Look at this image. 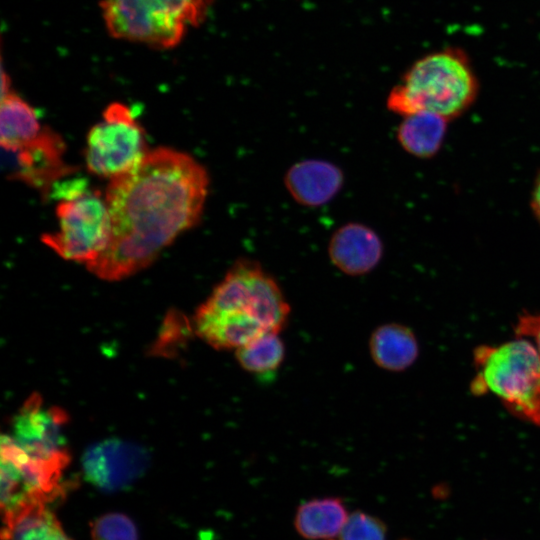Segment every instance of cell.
<instances>
[{
	"label": "cell",
	"mask_w": 540,
	"mask_h": 540,
	"mask_svg": "<svg viewBox=\"0 0 540 540\" xmlns=\"http://www.w3.org/2000/svg\"><path fill=\"white\" fill-rule=\"evenodd\" d=\"M208 188V173L192 156L167 147L148 152L135 167L110 179L105 193L109 243L88 270L116 281L145 269L198 223Z\"/></svg>",
	"instance_id": "6da1fadb"
},
{
	"label": "cell",
	"mask_w": 540,
	"mask_h": 540,
	"mask_svg": "<svg viewBox=\"0 0 540 540\" xmlns=\"http://www.w3.org/2000/svg\"><path fill=\"white\" fill-rule=\"evenodd\" d=\"M289 304L271 274L256 261L237 260L196 311L195 330L218 350L238 349L267 334L280 333Z\"/></svg>",
	"instance_id": "7a4b0ae2"
},
{
	"label": "cell",
	"mask_w": 540,
	"mask_h": 540,
	"mask_svg": "<svg viewBox=\"0 0 540 540\" xmlns=\"http://www.w3.org/2000/svg\"><path fill=\"white\" fill-rule=\"evenodd\" d=\"M478 91V79L467 54L448 47L417 60L392 88L387 107L402 117L429 112L450 121L472 106Z\"/></svg>",
	"instance_id": "3957f363"
},
{
	"label": "cell",
	"mask_w": 540,
	"mask_h": 540,
	"mask_svg": "<svg viewBox=\"0 0 540 540\" xmlns=\"http://www.w3.org/2000/svg\"><path fill=\"white\" fill-rule=\"evenodd\" d=\"M474 394L496 395L515 416L540 427V355L532 342L517 338L473 353Z\"/></svg>",
	"instance_id": "277c9868"
},
{
	"label": "cell",
	"mask_w": 540,
	"mask_h": 540,
	"mask_svg": "<svg viewBox=\"0 0 540 540\" xmlns=\"http://www.w3.org/2000/svg\"><path fill=\"white\" fill-rule=\"evenodd\" d=\"M59 228L43 234L42 242L60 257L85 263L95 261L110 238V217L105 198L86 183L60 198L56 208Z\"/></svg>",
	"instance_id": "5b68a950"
},
{
	"label": "cell",
	"mask_w": 540,
	"mask_h": 540,
	"mask_svg": "<svg viewBox=\"0 0 540 540\" xmlns=\"http://www.w3.org/2000/svg\"><path fill=\"white\" fill-rule=\"evenodd\" d=\"M148 153L144 130L122 103H112L88 132L85 161L100 177L115 178L135 167Z\"/></svg>",
	"instance_id": "8992f818"
},
{
	"label": "cell",
	"mask_w": 540,
	"mask_h": 540,
	"mask_svg": "<svg viewBox=\"0 0 540 540\" xmlns=\"http://www.w3.org/2000/svg\"><path fill=\"white\" fill-rule=\"evenodd\" d=\"M110 34L154 48H172L183 38L187 23L148 0H102Z\"/></svg>",
	"instance_id": "52a82bcc"
},
{
	"label": "cell",
	"mask_w": 540,
	"mask_h": 540,
	"mask_svg": "<svg viewBox=\"0 0 540 540\" xmlns=\"http://www.w3.org/2000/svg\"><path fill=\"white\" fill-rule=\"evenodd\" d=\"M149 456L142 447L120 439H108L90 446L82 457L88 482L104 492L125 489L146 470Z\"/></svg>",
	"instance_id": "ba28073f"
},
{
	"label": "cell",
	"mask_w": 540,
	"mask_h": 540,
	"mask_svg": "<svg viewBox=\"0 0 540 540\" xmlns=\"http://www.w3.org/2000/svg\"><path fill=\"white\" fill-rule=\"evenodd\" d=\"M66 419L63 410L45 406L41 397L33 394L14 417L10 436L30 456L49 458L66 451Z\"/></svg>",
	"instance_id": "9c48e42d"
},
{
	"label": "cell",
	"mask_w": 540,
	"mask_h": 540,
	"mask_svg": "<svg viewBox=\"0 0 540 540\" xmlns=\"http://www.w3.org/2000/svg\"><path fill=\"white\" fill-rule=\"evenodd\" d=\"M65 145L60 136L44 127L32 140L10 155L12 176L46 192L72 172L64 159Z\"/></svg>",
	"instance_id": "30bf717a"
},
{
	"label": "cell",
	"mask_w": 540,
	"mask_h": 540,
	"mask_svg": "<svg viewBox=\"0 0 540 540\" xmlns=\"http://www.w3.org/2000/svg\"><path fill=\"white\" fill-rule=\"evenodd\" d=\"M328 255L341 272L358 276L373 270L383 256V243L378 234L361 223H348L331 236Z\"/></svg>",
	"instance_id": "8fae6325"
},
{
	"label": "cell",
	"mask_w": 540,
	"mask_h": 540,
	"mask_svg": "<svg viewBox=\"0 0 540 540\" xmlns=\"http://www.w3.org/2000/svg\"><path fill=\"white\" fill-rule=\"evenodd\" d=\"M288 193L306 207L321 206L332 200L344 183L343 172L331 162L309 159L295 163L284 177Z\"/></svg>",
	"instance_id": "7c38bea8"
},
{
	"label": "cell",
	"mask_w": 540,
	"mask_h": 540,
	"mask_svg": "<svg viewBox=\"0 0 540 540\" xmlns=\"http://www.w3.org/2000/svg\"><path fill=\"white\" fill-rule=\"evenodd\" d=\"M448 120L429 112L403 116L396 131L399 145L410 155L428 159L441 149L447 133Z\"/></svg>",
	"instance_id": "4fadbf2b"
},
{
	"label": "cell",
	"mask_w": 540,
	"mask_h": 540,
	"mask_svg": "<svg viewBox=\"0 0 540 540\" xmlns=\"http://www.w3.org/2000/svg\"><path fill=\"white\" fill-rule=\"evenodd\" d=\"M371 356L377 366L389 371H402L418 356V342L406 326L390 323L378 327L369 342Z\"/></svg>",
	"instance_id": "5bb4252c"
},
{
	"label": "cell",
	"mask_w": 540,
	"mask_h": 540,
	"mask_svg": "<svg viewBox=\"0 0 540 540\" xmlns=\"http://www.w3.org/2000/svg\"><path fill=\"white\" fill-rule=\"evenodd\" d=\"M0 142L6 152H12L35 138L41 131L35 110L17 94H2Z\"/></svg>",
	"instance_id": "9a60e30c"
},
{
	"label": "cell",
	"mask_w": 540,
	"mask_h": 540,
	"mask_svg": "<svg viewBox=\"0 0 540 540\" xmlns=\"http://www.w3.org/2000/svg\"><path fill=\"white\" fill-rule=\"evenodd\" d=\"M347 518V511L341 500L315 499L298 508L295 527L304 538L325 539L340 534Z\"/></svg>",
	"instance_id": "2e32d148"
},
{
	"label": "cell",
	"mask_w": 540,
	"mask_h": 540,
	"mask_svg": "<svg viewBox=\"0 0 540 540\" xmlns=\"http://www.w3.org/2000/svg\"><path fill=\"white\" fill-rule=\"evenodd\" d=\"M2 540H71L57 517L46 504H38L21 512L1 530Z\"/></svg>",
	"instance_id": "e0dca14e"
},
{
	"label": "cell",
	"mask_w": 540,
	"mask_h": 540,
	"mask_svg": "<svg viewBox=\"0 0 540 540\" xmlns=\"http://www.w3.org/2000/svg\"><path fill=\"white\" fill-rule=\"evenodd\" d=\"M240 366L260 378L271 377L278 370L285 355L279 333H267L236 349Z\"/></svg>",
	"instance_id": "ac0fdd59"
},
{
	"label": "cell",
	"mask_w": 540,
	"mask_h": 540,
	"mask_svg": "<svg viewBox=\"0 0 540 540\" xmlns=\"http://www.w3.org/2000/svg\"><path fill=\"white\" fill-rule=\"evenodd\" d=\"M92 540H138L134 522L122 513H107L91 523Z\"/></svg>",
	"instance_id": "d6986e66"
},
{
	"label": "cell",
	"mask_w": 540,
	"mask_h": 540,
	"mask_svg": "<svg viewBox=\"0 0 540 540\" xmlns=\"http://www.w3.org/2000/svg\"><path fill=\"white\" fill-rule=\"evenodd\" d=\"M341 540H385V527L378 519L363 512H354L340 532Z\"/></svg>",
	"instance_id": "ffe728a7"
},
{
	"label": "cell",
	"mask_w": 540,
	"mask_h": 540,
	"mask_svg": "<svg viewBox=\"0 0 540 540\" xmlns=\"http://www.w3.org/2000/svg\"><path fill=\"white\" fill-rule=\"evenodd\" d=\"M157 7L182 18L188 25H198L205 18L211 0H148Z\"/></svg>",
	"instance_id": "44dd1931"
},
{
	"label": "cell",
	"mask_w": 540,
	"mask_h": 540,
	"mask_svg": "<svg viewBox=\"0 0 540 540\" xmlns=\"http://www.w3.org/2000/svg\"><path fill=\"white\" fill-rule=\"evenodd\" d=\"M517 338L530 339L540 355V313H523L515 325Z\"/></svg>",
	"instance_id": "7402d4cb"
},
{
	"label": "cell",
	"mask_w": 540,
	"mask_h": 540,
	"mask_svg": "<svg viewBox=\"0 0 540 540\" xmlns=\"http://www.w3.org/2000/svg\"><path fill=\"white\" fill-rule=\"evenodd\" d=\"M530 206L540 224V171L538 172L531 192Z\"/></svg>",
	"instance_id": "603a6c76"
}]
</instances>
